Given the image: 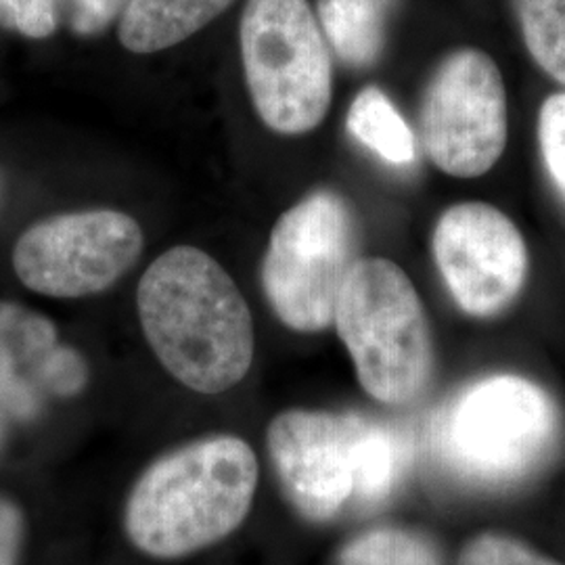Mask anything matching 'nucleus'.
I'll list each match as a JSON object with an SVG mask.
<instances>
[{
    "instance_id": "obj_1",
    "label": "nucleus",
    "mask_w": 565,
    "mask_h": 565,
    "mask_svg": "<svg viewBox=\"0 0 565 565\" xmlns=\"http://www.w3.org/2000/svg\"><path fill=\"white\" fill-rule=\"evenodd\" d=\"M137 308L166 371L200 394H223L254 363L256 333L237 282L198 247H172L142 275Z\"/></svg>"
},
{
    "instance_id": "obj_2",
    "label": "nucleus",
    "mask_w": 565,
    "mask_h": 565,
    "mask_svg": "<svg viewBox=\"0 0 565 565\" xmlns=\"http://www.w3.org/2000/svg\"><path fill=\"white\" fill-rule=\"evenodd\" d=\"M258 486V461L237 436H212L149 465L126 503V532L151 557L198 553L235 532Z\"/></svg>"
},
{
    "instance_id": "obj_3",
    "label": "nucleus",
    "mask_w": 565,
    "mask_h": 565,
    "mask_svg": "<svg viewBox=\"0 0 565 565\" xmlns=\"http://www.w3.org/2000/svg\"><path fill=\"white\" fill-rule=\"evenodd\" d=\"M333 324L364 392L390 406L424 396L434 340L424 302L398 264L359 258L343 279Z\"/></svg>"
},
{
    "instance_id": "obj_4",
    "label": "nucleus",
    "mask_w": 565,
    "mask_h": 565,
    "mask_svg": "<svg viewBox=\"0 0 565 565\" xmlns=\"http://www.w3.org/2000/svg\"><path fill=\"white\" fill-rule=\"evenodd\" d=\"M559 411L545 387L501 373L467 385L440 425V446L463 476L507 484L543 465L559 438Z\"/></svg>"
},
{
    "instance_id": "obj_5",
    "label": "nucleus",
    "mask_w": 565,
    "mask_h": 565,
    "mask_svg": "<svg viewBox=\"0 0 565 565\" xmlns=\"http://www.w3.org/2000/svg\"><path fill=\"white\" fill-rule=\"evenodd\" d=\"M242 57L254 107L268 128L303 135L331 103V60L308 0H247Z\"/></svg>"
},
{
    "instance_id": "obj_6",
    "label": "nucleus",
    "mask_w": 565,
    "mask_h": 565,
    "mask_svg": "<svg viewBox=\"0 0 565 565\" xmlns=\"http://www.w3.org/2000/svg\"><path fill=\"white\" fill-rule=\"evenodd\" d=\"M356 224L333 191H315L275 224L263 263L264 294L294 331L333 324L343 279L356 263Z\"/></svg>"
},
{
    "instance_id": "obj_7",
    "label": "nucleus",
    "mask_w": 565,
    "mask_h": 565,
    "mask_svg": "<svg viewBox=\"0 0 565 565\" xmlns=\"http://www.w3.org/2000/svg\"><path fill=\"white\" fill-rule=\"evenodd\" d=\"M419 128L427 158L445 174L476 179L492 170L509 135L499 65L476 49L450 53L425 86Z\"/></svg>"
},
{
    "instance_id": "obj_8",
    "label": "nucleus",
    "mask_w": 565,
    "mask_h": 565,
    "mask_svg": "<svg viewBox=\"0 0 565 565\" xmlns=\"http://www.w3.org/2000/svg\"><path fill=\"white\" fill-rule=\"evenodd\" d=\"M141 226L128 214L88 210L34 224L13 266L25 287L51 298H84L111 287L139 260Z\"/></svg>"
},
{
    "instance_id": "obj_9",
    "label": "nucleus",
    "mask_w": 565,
    "mask_h": 565,
    "mask_svg": "<svg viewBox=\"0 0 565 565\" xmlns=\"http://www.w3.org/2000/svg\"><path fill=\"white\" fill-rule=\"evenodd\" d=\"M431 249L450 298L473 319L505 312L527 281L524 235L490 203L450 205L436 223Z\"/></svg>"
},
{
    "instance_id": "obj_10",
    "label": "nucleus",
    "mask_w": 565,
    "mask_h": 565,
    "mask_svg": "<svg viewBox=\"0 0 565 565\" xmlns=\"http://www.w3.org/2000/svg\"><path fill=\"white\" fill-rule=\"evenodd\" d=\"M363 417L285 411L266 440L282 490L303 518L327 522L354 494V445Z\"/></svg>"
},
{
    "instance_id": "obj_11",
    "label": "nucleus",
    "mask_w": 565,
    "mask_h": 565,
    "mask_svg": "<svg viewBox=\"0 0 565 565\" xmlns=\"http://www.w3.org/2000/svg\"><path fill=\"white\" fill-rule=\"evenodd\" d=\"M57 348L49 319L23 306L0 302V404L15 417L30 419L41 408V375Z\"/></svg>"
},
{
    "instance_id": "obj_12",
    "label": "nucleus",
    "mask_w": 565,
    "mask_h": 565,
    "mask_svg": "<svg viewBox=\"0 0 565 565\" xmlns=\"http://www.w3.org/2000/svg\"><path fill=\"white\" fill-rule=\"evenodd\" d=\"M235 0H128L120 41L132 53H156L186 41Z\"/></svg>"
},
{
    "instance_id": "obj_13",
    "label": "nucleus",
    "mask_w": 565,
    "mask_h": 565,
    "mask_svg": "<svg viewBox=\"0 0 565 565\" xmlns=\"http://www.w3.org/2000/svg\"><path fill=\"white\" fill-rule=\"evenodd\" d=\"M398 0H319V21L338 57L352 67L375 63Z\"/></svg>"
},
{
    "instance_id": "obj_14",
    "label": "nucleus",
    "mask_w": 565,
    "mask_h": 565,
    "mask_svg": "<svg viewBox=\"0 0 565 565\" xmlns=\"http://www.w3.org/2000/svg\"><path fill=\"white\" fill-rule=\"evenodd\" d=\"M348 130L366 149L394 166H408L417 158L415 137L384 90L369 86L350 105Z\"/></svg>"
},
{
    "instance_id": "obj_15",
    "label": "nucleus",
    "mask_w": 565,
    "mask_h": 565,
    "mask_svg": "<svg viewBox=\"0 0 565 565\" xmlns=\"http://www.w3.org/2000/svg\"><path fill=\"white\" fill-rule=\"evenodd\" d=\"M406 452L401 438L385 425L363 419L354 445V494L363 503H380L398 484Z\"/></svg>"
},
{
    "instance_id": "obj_16",
    "label": "nucleus",
    "mask_w": 565,
    "mask_h": 565,
    "mask_svg": "<svg viewBox=\"0 0 565 565\" xmlns=\"http://www.w3.org/2000/svg\"><path fill=\"white\" fill-rule=\"evenodd\" d=\"M338 565H443L438 546L406 527H377L345 546Z\"/></svg>"
},
{
    "instance_id": "obj_17",
    "label": "nucleus",
    "mask_w": 565,
    "mask_h": 565,
    "mask_svg": "<svg viewBox=\"0 0 565 565\" xmlns=\"http://www.w3.org/2000/svg\"><path fill=\"white\" fill-rule=\"evenodd\" d=\"M525 46L565 86V0H513Z\"/></svg>"
},
{
    "instance_id": "obj_18",
    "label": "nucleus",
    "mask_w": 565,
    "mask_h": 565,
    "mask_svg": "<svg viewBox=\"0 0 565 565\" xmlns=\"http://www.w3.org/2000/svg\"><path fill=\"white\" fill-rule=\"evenodd\" d=\"M459 565H562L522 541L484 532L471 539L459 555Z\"/></svg>"
},
{
    "instance_id": "obj_19",
    "label": "nucleus",
    "mask_w": 565,
    "mask_h": 565,
    "mask_svg": "<svg viewBox=\"0 0 565 565\" xmlns=\"http://www.w3.org/2000/svg\"><path fill=\"white\" fill-rule=\"evenodd\" d=\"M539 147L546 174L565 202V93L548 95L541 107Z\"/></svg>"
},
{
    "instance_id": "obj_20",
    "label": "nucleus",
    "mask_w": 565,
    "mask_h": 565,
    "mask_svg": "<svg viewBox=\"0 0 565 565\" xmlns=\"http://www.w3.org/2000/svg\"><path fill=\"white\" fill-rule=\"evenodd\" d=\"M0 25L30 39H46L57 28V0H0Z\"/></svg>"
},
{
    "instance_id": "obj_21",
    "label": "nucleus",
    "mask_w": 565,
    "mask_h": 565,
    "mask_svg": "<svg viewBox=\"0 0 565 565\" xmlns=\"http://www.w3.org/2000/svg\"><path fill=\"white\" fill-rule=\"evenodd\" d=\"M86 380H88V369L82 361L81 354L70 348L57 345L42 369V394L49 392L57 396H74L84 387Z\"/></svg>"
},
{
    "instance_id": "obj_22",
    "label": "nucleus",
    "mask_w": 565,
    "mask_h": 565,
    "mask_svg": "<svg viewBox=\"0 0 565 565\" xmlns=\"http://www.w3.org/2000/svg\"><path fill=\"white\" fill-rule=\"evenodd\" d=\"M72 25L82 32H99L116 18L124 0H65Z\"/></svg>"
},
{
    "instance_id": "obj_23",
    "label": "nucleus",
    "mask_w": 565,
    "mask_h": 565,
    "mask_svg": "<svg viewBox=\"0 0 565 565\" xmlns=\"http://www.w3.org/2000/svg\"><path fill=\"white\" fill-rule=\"evenodd\" d=\"M23 522L18 507L0 499V565H18Z\"/></svg>"
},
{
    "instance_id": "obj_24",
    "label": "nucleus",
    "mask_w": 565,
    "mask_h": 565,
    "mask_svg": "<svg viewBox=\"0 0 565 565\" xmlns=\"http://www.w3.org/2000/svg\"><path fill=\"white\" fill-rule=\"evenodd\" d=\"M0 443H2V424H0Z\"/></svg>"
}]
</instances>
